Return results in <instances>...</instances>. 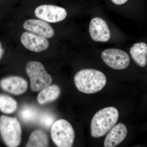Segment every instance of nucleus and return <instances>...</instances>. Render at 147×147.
Returning a JSON list of instances; mask_svg holds the SVG:
<instances>
[{
	"instance_id": "1",
	"label": "nucleus",
	"mask_w": 147,
	"mask_h": 147,
	"mask_svg": "<svg viewBox=\"0 0 147 147\" xmlns=\"http://www.w3.org/2000/svg\"><path fill=\"white\" fill-rule=\"evenodd\" d=\"M74 82L79 91L91 94L102 90L106 85L107 79L105 74L99 70L85 69L75 74Z\"/></svg>"
},
{
	"instance_id": "8",
	"label": "nucleus",
	"mask_w": 147,
	"mask_h": 147,
	"mask_svg": "<svg viewBox=\"0 0 147 147\" xmlns=\"http://www.w3.org/2000/svg\"><path fill=\"white\" fill-rule=\"evenodd\" d=\"M21 41L25 48L35 53L45 51L50 45L47 38L30 32H24L22 34Z\"/></svg>"
},
{
	"instance_id": "11",
	"label": "nucleus",
	"mask_w": 147,
	"mask_h": 147,
	"mask_svg": "<svg viewBox=\"0 0 147 147\" xmlns=\"http://www.w3.org/2000/svg\"><path fill=\"white\" fill-rule=\"evenodd\" d=\"M23 28L26 30L46 38H51L55 32L47 22L41 19H30L24 22Z\"/></svg>"
},
{
	"instance_id": "6",
	"label": "nucleus",
	"mask_w": 147,
	"mask_h": 147,
	"mask_svg": "<svg viewBox=\"0 0 147 147\" xmlns=\"http://www.w3.org/2000/svg\"><path fill=\"white\" fill-rule=\"evenodd\" d=\"M101 58L107 65L116 70L125 69L130 63V57L127 53L115 48L104 50L101 53Z\"/></svg>"
},
{
	"instance_id": "10",
	"label": "nucleus",
	"mask_w": 147,
	"mask_h": 147,
	"mask_svg": "<svg viewBox=\"0 0 147 147\" xmlns=\"http://www.w3.org/2000/svg\"><path fill=\"white\" fill-rule=\"evenodd\" d=\"M0 88L5 91L14 95H20L26 91L28 83L20 76H10L0 81Z\"/></svg>"
},
{
	"instance_id": "15",
	"label": "nucleus",
	"mask_w": 147,
	"mask_h": 147,
	"mask_svg": "<svg viewBox=\"0 0 147 147\" xmlns=\"http://www.w3.org/2000/svg\"><path fill=\"white\" fill-rule=\"evenodd\" d=\"M49 145L47 134L42 129H36L33 131L29 137L27 147H45Z\"/></svg>"
},
{
	"instance_id": "13",
	"label": "nucleus",
	"mask_w": 147,
	"mask_h": 147,
	"mask_svg": "<svg viewBox=\"0 0 147 147\" xmlns=\"http://www.w3.org/2000/svg\"><path fill=\"white\" fill-rule=\"evenodd\" d=\"M131 57L140 67H144L147 65V43L144 42L134 43L129 50Z\"/></svg>"
},
{
	"instance_id": "7",
	"label": "nucleus",
	"mask_w": 147,
	"mask_h": 147,
	"mask_svg": "<svg viewBox=\"0 0 147 147\" xmlns=\"http://www.w3.org/2000/svg\"><path fill=\"white\" fill-rule=\"evenodd\" d=\"M35 15L48 23H56L64 20L67 12L64 8L52 5H42L35 9Z\"/></svg>"
},
{
	"instance_id": "14",
	"label": "nucleus",
	"mask_w": 147,
	"mask_h": 147,
	"mask_svg": "<svg viewBox=\"0 0 147 147\" xmlns=\"http://www.w3.org/2000/svg\"><path fill=\"white\" fill-rule=\"evenodd\" d=\"M61 92L60 88L57 85H50L40 90L38 95L37 102L40 105L53 102L57 99Z\"/></svg>"
},
{
	"instance_id": "19",
	"label": "nucleus",
	"mask_w": 147,
	"mask_h": 147,
	"mask_svg": "<svg viewBox=\"0 0 147 147\" xmlns=\"http://www.w3.org/2000/svg\"><path fill=\"white\" fill-rule=\"evenodd\" d=\"M115 4L121 5L126 3L128 0H111Z\"/></svg>"
},
{
	"instance_id": "4",
	"label": "nucleus",
	"mask_w": 147,
	"mask_h": 147,
	"mask_svg": "<svg viewBox=\"0 0 147 147\" xmlns=\"http://www.w3.org/2000/svg\"><path fill=\"white\" fill-rule=\"evenodd\" d=\"M26 71L30 79V88L33 91H40L50 86L53 82L52 76L40 62H29L26 66Z\"/></svg>"
},
{
	"instance_id": "5",
	"label": "nucleus",
	"mask_w": 147,
	"mask_h": 147,
	"mask_svg": "<svg viewBox=\"0 0 147 147\" xmlns=\"http://www.w3.org/2000/svg\"><path fill=\"white\" fill-rule=\"evenodd\" d=\"M52 140L57 146L70 147L75 139V132L71 124L64 119L55 122L51 129Z\"/></svg>"
},
{
	"instance_id": "20",
	"label": "nucleus",
	"mask_w": 147,
	"mask_h": 147,
	"mask_svg": "<svg viewBox=\"0 0 147 147\" xmlns=\"http://www.w3.org/2000/svg\"><path fill=\"white\" fill-rule=\"evenodd\" d=\"M4 53V50L2 47V44L1 42H0V60H1V58H2L3 55Z\"/></svg>"
},
{
	"instance_id": "9",
	"label": "nucleus",
	"mask_w": 147,
	"mask_h": 147,
	"mask_svg": "<svg viewBox=\"0 0 147 147\" xmlns=\"http://www.w3.org/2000/svg\"><path fill=\"white\" fill-rule=\"evenodd\" d=\"M89 31L92 39L96 42H107L111 37L108 24L99 17H95L91 20Z\"/></svg>"
},
{
	"instance_id": "3",
	"label": "nucleus",
	"mask_w": 147,
	"mask_h": 147,
	"mask_svg": "<svg viewBox=\"0 0 147 147\" xmlns=\"http://www.w3.org/2000/svg\"><path fill=\"white\" fill-rule=\"evenodd\" d=\"M0 134L5 144L9 147L18 146L21 144L22 128L16 118L0 117Z\"/></svg>"
},
{
	"instance_id": "16",
	"label": "nucleus",
	"mask_w": 147,
	"mask_h": 147,
	"mask_svg": "<svg viewBox=\"0 0 147 147\" xmlns=\"http://www.w3.org/2000/svg\"><path fill=\"white\" fill-rule=\"evenodd\" d=\"M39 113L35 107L26 105L22 107L19 112V116L21 120L26 123H32L38 119Z\"/></svg>"
},
{
	"instance_id": "12",
	"label": "nucleus",
	"mask_w": 147,
	"mask_h": 147,
	"mask_svg": "<svg viewBox=\"0 0 147 147\" xmlns=\"http://www.w3.org/2000/svg\"><path fill=\"white\" fill-rule=\"evenodd\" d=\"M127 133V128L124 124L119 123L115 125L109 131L105 137L104 146H117L126 138Z\"/></svg>"
},
{
	"instance_id": "17",
	"label": "nucleus",
	"mask_w": 147,
	"mask_h": 147,
	"mask_svg": "<svg viewBox=\"0 0 147 147\" xmlns=\"http://www.w3.org/2000/svg\"><path fill=\"white\" fill-rule=\"evenodd\" d=\"M18 108L17 101L7 95L0 94V111L5 114H11Z\"/></svg>"
},
{
	"instance_id": "2",
	"label": "nucleus",
	"mask_w": 147,
	"mask_h": 147,
	"mask_svg": "<svg viewBox=\"0 0 147 147\" xmlns=\"http://www.w3.org/2000/svg\"><path fill=\"white\" fill-rule=\"evenodd\" d=\"M119 113L117 108L108 107L95 114L91 122V134L94 138L103 137L115 125Z\"/></svg>"
},
{
	"instance_id": "18",
	"label": "nucleus",
	"mask_w": 147,
	"mask_h": 147,
	"mask_svg": "<svg viewBox=\"0 0 147 147\" xmlns=\"http://www.w3.org/2000/svg\"><path fill=\"white\" fill-rule=\"evenodd\" d=\"M38 120L40 124L43 127L50 128L55 123V117L52 113L45 112L40 115Z\"/></svg>"
}]
</instances>
